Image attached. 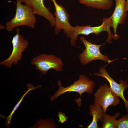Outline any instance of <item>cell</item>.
I'll return each instance as SVG.
<instances>
[{
    "mask_svg": "<svg viewBox=\"0 0 128 128\" xmlns=\"http://www.w3.org/2000/svg\"><path fill=\"white\" fill-rule=\"evenodd\" d=\"M50 1L53 2L55 9L54 13L56 23L55 26V33L58 34L62 29L66 36L71 39L74 32V27L71 26L69 23V14L65 9L58 5L55 0Z\"/></svg>",
    "mask_w": 128,
    "mask_h": 128,
    "instance_id": "obj_7",
    "label": "cell"
},
{
    "mask_svg": "<svg viewBox=\"0 0 128 128\" xmlns=\"http://www.w3.org/2000/svg\"><path fill=\"white\" fill-rule=\"evenodd\" d=\"M80 40L84 44L85 49L79 55L80 62L82 64L85 65L94 60L100 59L105 62L110 63L108 57L102 54L99 49L101 46L104 44L97 45L92 43L81 36Z\"/></svg>",
    "mask_w": 128,
    "mask_h": 128,
    "instance_id": "obj_8",
    "label": "cell"
},
{
    "mask_svg": "<svg viewBox=\"0 0 128 128\" xmlns=\"http://www.w3.org/2000/svg\"><path fill=\"white\" fill-rule=\"evenodd\" d=\"M26 85L28 89V90L23 94L18 102L16 105L14 107L12 111L9 115L6 118V121L5 123L7 128H9L10 125L13 115L19 106L26 95L31 90H34L37 88H40L41 87V85H39L37 87H35L32 84L30 83L27 84Z\"/></svg>",
    "mask_w": 128,
    "mask_h": 128,
    "instance_id": "obj_14",
    "label": "cell"
},
{
    "mask_svg": "<svg viewBox=\"0 0 128 128\" xmlns=\"http://www.w3.org/2000/svg\"><path fill=\"white\" fill-rule=\"evenodd\" d=\"M89 116L93 117L92 120L90 124L87 127L88 128H98L97 122L100 120L102 122V120L104 112L99 105L94 104L90 105L89 107Z\"/></svg>",
    "mask_w": 128,
    "mask_h": 128,
    "instance_id": "obj_12",
    "label": "cell"
},
{
    "mask_svg": "<svg viewBox=\"0 0 128 128\" xmlns=\"http://www.w3.org/2000/svg\"><path fill=\"white\" fill-rule=\"evenodd\" d=\"M119 97L106 84L100 86L94 95V103L100 105L104 112L110 106H115L120 103Z\"/></svg>",
    "mask_w": 128,
    "mask_h": 128,
    "instance_id": "obj_6",
    "label": "cell"
},
{
    "mask_svg": "<svg viewBox=\"0 0 128 128\" xmlns=\"http://www.w3.org/2000/svg\"><path fill=\"white\" fill-rule=\"evenodd\" d=\"M116 128H128V113L116 120Z\"/></svg>",
    "mask_w": 128,
    "mask_h": 128,
    "instance_id": "obj_17",
    "label": "cell"
},
{
    "mask_svg": "<svg viewBox=\"0 0 128 128\" xmlns=\"http://www.w3.org/2000/svg\"><path fill=\"white\" fill-rule=\"evenodd\" d=\"M115 6L114 11L110 17L112 22V27L114 35L119 37L117 34V29L119 24L123 23L125 21L128 14L125 11L126 0H114Z\"/></svg>",
    "mask_w": 128,
    "mask_h": 128,
    "instance_id": "obj_11",
    "label": "cell"
},
{
    "mask_svg": "<svg viewBox=\"0 0 128 128\" xmlns=\"http://www.w3.org/2000/svg\"><path fill=\"white\" fill-rule=\"evenodd\" d=\"M99 71L100 73H95L93 75L103 77L108 81L110 84V87L113 91L124 101L125 107L128 112V101L123 95L124 91L128 87L127 80L125 81L121 79L119 81L120 83H118L110 77L104 67H101L99 69Z\"/></svg>",
    "mask_w": 128,
    "mask_h": 128,
    "instance_id": "obj_9",
    "label": "cell"
},
{
    "mask_svg": "<svg viewBox=\"0 0 128 128\" xmlns=\"http://www.w3.org/2000/svg\"><path fill=\"white\" fill-rule=\"evenodd\" d=\"M15 0L17 3L15 15L12 19L6 23V30L10 32L15 28L22 26L34 28L36 21L35 14L29 8L23 5L20 0Z\"/></svg>",
    "mask_w": 128,
    "mask_h": 128,
    "instance_id": "obj_2",
    "label": "cell"
},
{
    "mask_svg": "<svg viewBox=\"0 0 128 128\" xmlns=\"http://www.w3.org/2000/svg\"><path fill=\"white\" fill-rule=\"evenodd\" d=\"M31 64L36 66L35 69L40 72L41 74L45 75L51 69L57 72L62 70L63 64L60 58L52 55L40 54L34 58L31 61Z\"/></svg>",
    "mask_w": 128,
    "mask_h": 128,
    "instance_id": "obj_4",
    "label": "cell"
},
{
    "mask_svg": "<svg viewBox=\"0 0 128 128\" xmlns=\"http://www.w3.org/2000/svg\"><path fill=\"white\" fill-rule=\"evenodd\" d=\"M125 11L126 12L128 11V0H126Z\"/></svg>",
    "mask_w": 128,
    "mask_h": 128,
    "instance_id": "obj_19",
    "label": "cell"
},
{
    "mask_svg": "<svg viewBox=\"0 0 128 128\" xmlns=\"http://www.w3.org/2000/svg\"><path fill=\"white\" fill-rule=\"evenodd\" d=\"M120 115L119 112L111 116L104 112L102 120V128H116V119Z\"/></svg>",
    "mask_w": 128,
    "mask_h": 128,
    "instance_id": "obj_15",
    "label": "cell"
},
{
    "mask_svg": "<svg viewBox=\"0 0 128 128\" xmlns=\"http://www.w3.org/2000/svg\"><path fill=\"white\" fill-rule=\"evenodd\" d=\"M102 20V23L101 25L98 26L92 27L90 25L84 26L77 25L74 27V32L70 39L71 45L76 46V41L78 39V36L79 35H88L94 33L97 35L104 31H106L108 33V37L106 41L109 43H110L111 42L112 38L115 40L118 39L119 37L111 32L110 28L112 27V22L110 17L108 18H104Z\"/></svg>",
    "mask_w": 128,
    "mask_h": 128,
    "instance_id": "obj_3",
    "label": "cell"
},
{
    "mask_svg": "<svg viewBox=\"0 0 128 128\" xmlns=\"http://www.w3.org/2000/svg\"><path fill=\"white\" fill-rule=\"evenodd\" d=\"M56 127L53 120H43L40 119L32 128H54Z\"/></svg>",
    "mask_w": 128,
    "mask_h": 128,
    "instance_id": "obj_16",
    "label": "cell"
},
{
    "mask_svg": "<svg viewBox=\"0 0 128 128\" xmlns=\"http://www.w3.org/2000/svg\"><path fill=\"white\" fill-rule=\"evenodd\" d=\"M81 4L86 6L98 9L107 10L112 6L113 0H78Z\"/></svg>",
    "mask_w": 128,
    "mask_h": 128,
    "instance_id": "obj_13",
    "label": "cell"
},
{
    "mask_svg": "<svg viewBox=\"0 0 128 128\" xmlns=\"http://www.w3.org/2000/svg\"><path fill=\"white\" fill-rule=\"evenodd\" d=\"M58 116L59 118L58 122L61 124H63L66 121L68 117L65 115V114L60 112H58Z\"/></svg>",
    "mask_w": 128,
    "mask_h": 128,
    "instance_id": "obj_18",
    "label": "cell"
},
{
    "mask_svg": "<svg viewBox=\"0 0 128 128\" xmlns=\"http://www.w3.org/2000/svg\"><path fill=\"white\" fill-rule=\"evenodd\" d=\"M29 8L35 14L43 17L49 22L51 27L55 26V17L44 5L43 0H20Z\"/></svg>",
    "mask_w": 128,
    "mask_h": 128,
    "instance_id": "obj_10",
    "label": "cell"
},
{
    "mask_svg": "<svg viewBox=\"0 0 128 128\" xmlns=\"http://www.w3.org/2000/svg\"><path fill=\"white\" fill-rule=\"evenodd\" d=\"M57 84L59 88L51 97L50 101H53L60 95L67 92H77L79 94L80 97L78 99L75 100V101L77 104L79 108L81 105V97L82 94L86 92L90 95L91 94L95 85L93 80L89 79L86 75L83 74H80L78 80L67 87H63L62 86L60 80L58 81Z\"/></svg>",
    "mask_w": 128,
    "mask_h": 128,
    "instance_id": "obj_1",
    "label": "cell"
},
{
    "mask_svg": "<svg viewBox=\"0 0 128 128\" xmlns=\"http://www.w3.org/2000/svg\"><path fill=\"white\" fill-rule=\"evenodd\" d=\"M16 30L17 33L11 41L13 50L11 54L8 58L0 62V65L9 68L11 67L13 63L15 65L18 64V61L22 59V53L25 51L29 45L28 41L19 34V29L16 28Z\"/></svg>",
    "mask_w": 128,
    "mask_h": 128,
    "instance_id": "obj_5",
    "label": "cell"
}]
</instances>
